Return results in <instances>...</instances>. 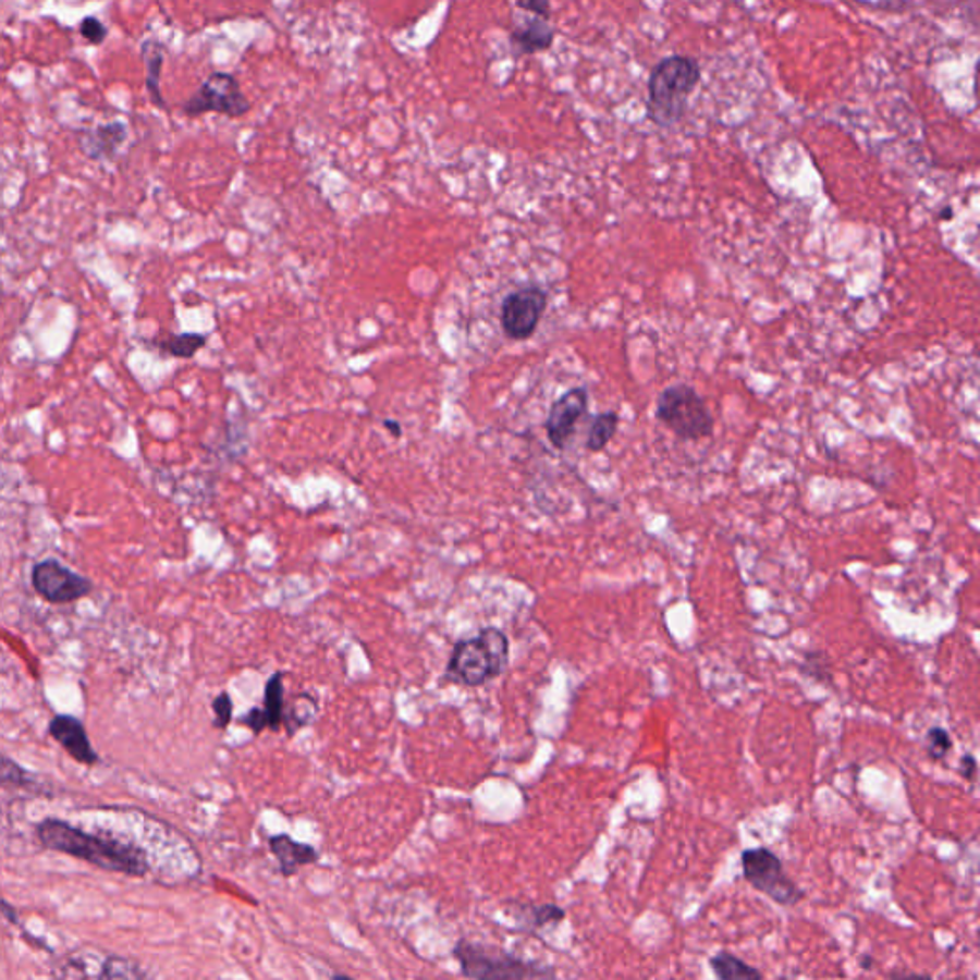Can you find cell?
<instances>
[{"label": "cell", "mask_w": 980, "mask_h": 980, "mask_svg": "<svg viewBox=\"0 0 980 980\" xmlns=\"http://www.w3.org/2000/svg\"><path fill=\"white\" fill-rule=\"evenodd\" d=\"M460 971L469 980H555V969L550 965L523 959L506 950L485 944L458 941L452 948Z\"/></svg>", "instance_id": "cell-4"}, {"label": "cell", "mask_w": 980, "mask_h": 980, "mask_svg": "<svg viewBox=\"0 0 980 980\" xmlns=\"http://www.w3.org/2000/svg\"><path fill=\"white\" fill-rule=\"evenodd\" d=\"M206 345V333L198 332L173 333L158 343L161 353L174 358H194Z\"/></svg>", "instance_id": "cell-19"}, {"label": "cell", "mask_w": 980, "mask_h": 980, "mask_svg": "<svg viewBox=\"0 0 980 980\" xmlns=\"http://www.w3.org/2000/svg\"><path fill=\"white\" fill-rule=\"evenodd\" d=\"M318 711V699L309 694L295 696L290 707H284V726L287 734L293 735L297 730L307 726L315 719Z\"/></svg>", "instance_id": "cell-20"}, {"label": "cell", "mask_w": 980, "mask_h": 980, "mask_svg": "<svg viewBox=\"0 0 980 980\" xmlns=\"http://www.w3.org/2000/svg\"><path fill=\"white\" fill-rule=\"evenodd\" d=\"M282 672H274L270 676L267 686H265V703H262V714L267 722V730L278 732L284 724V682H282Z\"/></svg>", "instance_id": "cell-18"}, {"label": "cell", "mask_w": 980, "mask_h": 980, "mask_svg": "<svg viewBox=\"0 0 980 980\" xmlns=\"http://www.w3.org/2000/svg\"><path fill=\"white\" fill-rule=\"evenodd\" d=\"M252 111V102L244 95L240 81L226 72H215L198 90L182 103V113L199 118L204 113H221L224 118L240 119Z\"/></svg>", "instance_id": "cell-7"}, {"label": "cell", "mask_w": 980, "mask_h": 980, "mask_svg": "<svg viewBox=\"0 0 980 980\" xmlns=\"http://www.w3.org/2000/svg\"><path fill=\"white\" fill-rule=\"evenodd\" d=\"M588 401H590L588 389L573 388L552 404L544 429L550 443L554 444L558 451H563L569 444L578 419L585 418L588 412Z\"/></svg>", "instance_id": "cell-10"}, {"label": "cell", "mask_w": 980, "mask_h": 980, "mask_svg": "<svg viewBox=\"0 0 980 980\" xmlns=\"http://www.w3.org/2000/svg\"><path fill=\"white\" fill-rule=\"evenodd\" d=\"M927 752L934 760H941L952 751V737L944 727H931L927 732Z\"/></svg>", "instance_id": "cell-23"}, {"label": "cell", "mask_w": 980, "mask_h": 980, "mask_svg": "<svg viewBox=\"0 0 980 980\" xmlns=\"http://www.w3.org/2000/svg\"><path fill=\"white\" fill-rule=\"evenodd\" d=\"M242 722H245L254 734H261V732L267 730V722H265V714H262L261 709H252L245 714V719H242Z\"/></svg>", "instance_id": "cell-27"}, {"label": "cell", "mask_w": 980, "mask_h": 980, "mask_svg": "<svg viewBox=\"0 0 980 980\" xmlns=\"http://www.w3.org/2000/svg\"><path fill=\"white\" fill-rule=\"evenodd\" d=\"M618 414L615 411L601 412L592 419V426L586 439V449L590 452H600L611 443V439L617 433Z\"/></svg>", "instance_id": "cell-21"}, {"label": "cell", "mask_w": 980, "mask_h": 980, "mask_svg": "<svg viewBox=\"0 0 980 980\" xmlns=\"http://www.w3.org/2000/svg\"><path fill=\"white\" fill-rule=\"evenodd\" d=\"M37 837L48 850L79 858L100 870L125 873L131 878H144L150 871L148 856L143 848L118 838L93 835L58 818L42 820L37 825Z\"/></svg>", "instance_id": "cell-1"}, {"label": "cell", "mask_w": 980, "mask_h": 980, "mask_svg": "<svg viewBox=\"0 0 980 980\" xmlns=\"http://www.w3.org/2000/svg\"><path fill=\"white\" fill-rule=\"evenodd\" d=\"M79 33L83 39L90 42L93 47H100L108 39V27L103 25L102 20L96 16H87L81 20Z\"/></svg>", "instance_id": "cell-24"}, {"label": "cell", "mask_w": 980, "mask_h": 980, "mask_svg": "<svg viewBox=\"0 0 980 980\" xmlns=\"http://www.w3.org/2000/svg\"><path fill=\"white\" fill-rule=\"evenodd\" d=\"M512 916L515 917L517 923H522L523 931L532 933V931H538V929L562 923L563 919H565V909L555 906V904L535 906V904L514 902Z\"/></svg>", "instance_id": "cell-16"}, {"label": "cell", "mask_w": 980, "mask_h": 980, "mask_svg": "<svg viewBox=\"0 0 980 980\" xmlns=\"http://www.w3.org/2000/svg\"><path fill=\"white\" fill-rule=\"evenodd\" d=\"M269 848L272 856L277 858L278 870L284 878H292L301 868L320 860V853L315 846L299 843L284 833L272 835L269 838Z\"/></svg>", "instance_id": "cell-13"}, {"label": "cell", "mask_w": 980, "mask_h": 980, "mask_svg": "<svg viewBox=\"0 0 980 980\" xmlns=\"http://www.w3.org/2000/svg\"><path fill=\"white\" fill-rule=\"evenodd\" d=\"M712 972L719 980H764V975L757 967L745 964L742 957L734 956L730 952H719L711 957Z\"/></svg>", "instance_id": "cell-17"}, {"label": "cell", "mask_w": 980, "mask_h": 980, "mask_svg": "<svg viewBox=\"0 0 980 980\" xmlns=\"http://www.w3.org/2000/svg\"><path fill=\"white\" fill-rule=\"evenodd\" d=\"M941 219H952V209H950V207H946V209L942 211Z\"/></svg>", "instance_id": "cell-33"}, {"label": "cell", "mask_w": 980, "mask_h": 980, "mask_svg": "<svg viewBox=\"0 0 980 980\" xmlns=\"http://www.w3.org/2000/svg\"><path fill=\"white\" fill-rule=\"evenodd\" d=\"M656 416L682 441H701L714 431V418L703 396L688 383H676L657 396Z\"/></svg>", "instance_id": "cell-5"}, {"label": "cell", "mask_w": 980, "mask_h": 980, "mask_svg": "<svg viewBox=\"0 0 980 980\" xmlns=\"http://www.w3.org/2000/svg\"><path fill=\"white\" fill-rule=\"evenodd\" d=\"M0 295H2V284H0Z\"/></svg>", "instance_id": "cell-35"}, {"label": "cell", "mask_w": 980, "mask_h": 980, "mask_svg": "<svg viewBox=\"0 0 980 980\" xmlns=\"http://www.w3.org/2000/svg\"><path fill=\"white\" fill-rule=\"evenodd\" d=\"M510 663V641L499 628H485L471 640H460L452 648L446 678L477 688L499 678Z\"/></svg>", "instance_id": "cell-3"}, {"label": "cell", "mask_w": 980, "mask_h": 980, "mask_svg": "<svg viewBox=\"0 0 980 980\" xmlns=\"http://www.w3.org/2000/svg\"><path fill=\"white\" fill-rule=\"evenodd\" d=\"M959 774L964 775L965 780H969L972 782L975 780V775H977V760L972 755H965L959 760Z\"/></svg>", "instance_id": "cell-28"}, {"label": "cell", "mask_w": 980, "mask_h": 980, "mask_svg": "<svg viewBox=\"0 0 980 980\" xmlns=\"http://www.w3.org/2000/svg\"><path fill=\"white\" fill-rule=\"evenodd\" d=\"M548 307V292L540 285H525L507 293L500 305V322L510 340L527 341L537 332Z\"/></svg>", "instance_id": "cell-8"}, {"label": "cell", "mask_w": 980, "mask_h": 980, "mask_svg": "<svg viewBox=\"0 0 980 980\" xmlns=\"http://www.w3.org/2000/svg\"><path fill=\"white\" fill-rule=\"evenodd\" d=\"M860 967H862L863 971H870L871 967H873V957L868 956V954H863L860 956Z\"/></svg>", "instance_id": "cell-32"}, {"label": "cell", "mask_w": 980, "mask_h": 980, "mask_svg": "<svg viewBox=\"0 0 980 980\" xmlns=\"http://www.w3.org/2000/svg\"><path fill=\"white\" fill-rule=\"evenodd\" d=\"M127 138L128 128L125 121H111L77 131L81 154L93 161H110L115 158L119 148Z\"/></svg>", "instance_id": "cell-11"}, {"label": "cell", "mask_w": 980, "mask_h": 980, "mask_svg": "<svg viewBox=\"0 0 980 980\" xmlns=\"http://www.w3.org/2000/svg\"><path fill=\"white\" fill-rule=\"evenodd\" d=\"M891 980H933V977L923 972L896 971L891 975Z\"/></svg>", "instance_id": "cell-29"}, {"label": "cell", "mask_w": 980, "mask_h": 980, "mask_svg": "<svg viewBox=\"0 0 980 980\" xmlns=\"http://www.w3.org/2000/svg\"><path fill=\"white\" fill-rule=\"evenodd\" d=\"M742 871L749 885L755 886L759 893L767 894L770 901L780 906L791 908L805 898L800 886L785 873L782 858L767 846L744 850Z\"/></svg>", "instance_id": "cell-6"}, {"label": "cell", "mask_w": 980, "mask_h": 980, "mask_svg": "<svg viewBox=\"0 0 980 980\" xmlns=\"http://www.w3.org/2000/svg\"><path fill=\"white\" fill-rule=\"evenodd\" d=\"M48 734L50 737L64 747L65 752L77 760L85 767L98 764V752L93 749L90 739H88L87 730L83 726L81 720L70 714H58L50 720L48 724Z\"/></svg>", "instance_id": "cell-12"}, {"label": "cell", "mask_w": 980, "mask_h": 980, "mask_svg": "<svg viewBox=\"0 0 980 980\" xmlns=\"http://www.w3.org/2000/svg\"><path fill=\"white\" fill-rule=\"evenodd\" d=\"M0 914H2V916L4 917H9V921H12V923H17L16 911H14V908H12V906H9V904H7V902L4 901H0Z\"/></svg>", "instance_id": "cell-30"}, {"label": "cell", "mask_w": 980, "mask_h": 980, "mask_svg": "<svg viewBox=\"0 0 980 980\" xmlns=\"http://www.w3.org/2000/svg\"><path fill=\"white\" fill-rule=\"evenodd\" d=\"M555 29L548 20L542 17H527L523 24L515 25L510 33V42L514 47L515 54L530 56L544 52L554 45Z\"/></svg>", "instance_id": "cell-14"}, {"label": "cell", "mask_w": 980, "mask_h": 980, "mask_svg": "<svg viewBox=\"0 0 980 980\" xmlns=\"http://www.w3.org/2000/svg\"><path fill=\"white\" fill-rule=\"evenodd\" d=\"M32 583L35 592L42 600L54 605H64L85 598L93 592V583L79 573L68 569L56 560H45L33 567Z\"/></svg>", "instance_id": "cell-9"}, {"label": "cell", "mask_w": 980, "mask_h": 980, "mask_svg": "<svg viewBox=\"0 0 980 980\" xmlns=\"http://www.w3.org/2000/svg\"><path fill=\"white\" fill-rule=\"evenodd\" d=\"M701 81V65L689 56H666L648 81L649 118L659 127H672L686 115L688 100Z\"/></svg>", "instance_id": "cell-2"}, {"label": "cell", "mask_w": 980, "mask_h": 980, "mask_svg": "<svg viewBox=\"0 0 980 980\" xmlns=\"http://www.w3.org/2000/svg\"><path fill=\"white\" fill-rule=\"evenodd\" d=\"M383 426H385V429H389V431H391V433H393V436L395 437H401V433H403L401 424H399V421H395V419H385V421H383Z\"/></svg>", "instance_id": "cell-31"}, {"label": "cell", "mask_w": 980, "mask_h": 980, "mask_svg": "<svg viewBox=\"0 0 980 980\" xmlns=\"http://www.w3.org/2000/svg\"><path fill=\"white\" fill-rule=\"evenodd\" d=\"M232 709H234V705H232L229 694L226 691L219 694L213 701L215 727L224 730L229 726L230 720H232Z\"/></svg>", "instance_id": "cell-25"}, {"label": "cell", "mask_w": 980, "mask_h": 980, "mask_svg": "<svg viewBox=\"0 0 980 980\" xmlns=\"http://www.w3.org/2000/svg\"><path fill=\"white\" fill-rule=\"evenodd\" d=\"M100 980H150L146 972L127 957L110 956L102 965Z\"/></svg>", "instance_id": "cell-22"}, {"label": "cell", "mask_w": 980, "mask_h": 980, "mask_svg": "<svg viewBox=\"0 0 980 980\" xmlns=\"http://www.w3.org/2000/svg\"><path fill=\"white\" fill-rule=\"evenodd\" d=\"M515 9L530 12L532 16L542 17V20H550L552 7H550V2H517Z\"/></svg>", "instance_id": "cell-26"}, {"label": "cell", "mask_w": 980, "mask_h": 980, "mask_svg": "<svg viewBox=\"0 0 980 980\" xmlns=\"http://www.w3.org/2000/svg\"><path fill=\"white\" fill-rule=\"evenodd\" d=\"M332 980H355L347 977V975H333Z\"/></svg>", "instance_id": "cell-34"}, {"label": "cell", "mask_w": 980, "mask_h": 980, "mask_svg": "<svg viewBox=\"0 0 980 980\" xmlns=\"http://www.w3.org/2000/svg\"><path fill=\"white\" fill-rule=\"evenodd\" d=\"M167 48L161 40L146 39L140 45V58H143L144 68H146V88L148 95L156 108L166 110L167 102L161 95V70L166 64Z\"/></svg>", "instance_id": "cell-15"}]
</instances>
